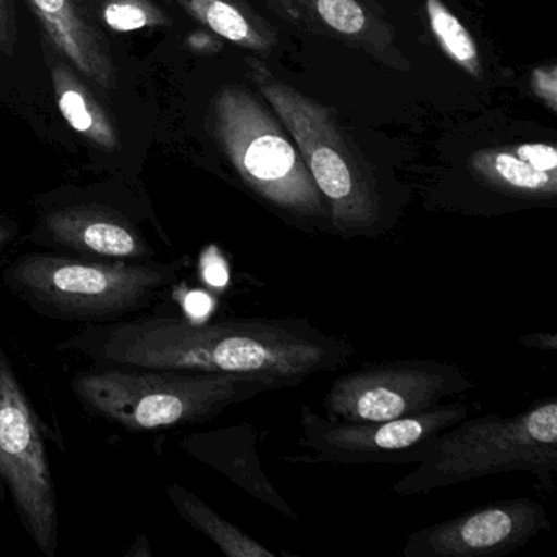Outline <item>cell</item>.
<instances>
[{
    "label": "cell",
    "mask_w": 557,
    "mask_h": 557,
    "mask_svg": "<svg viewBox=\"0 0 557 557\" xmlns=\"http://www.w3.org/2000/svg\"><path fill=\"white\" fill-rule=\"evenodd\" d=\"M430 30L438 41L446 57L474 79H482L481 57L474 38L459 18L446 8L443 0H425Z\"/></svg>",
    "instance_id": "19"
},
{
    "label": "cell",
    "mask_w": 557,
    "mask_h": 557,
    "mask_svg": "<svg viewBox=\"0 0 557 557\" xmlns=\"http://www.w3.org/2000/svg\"><path fill=\"white\" fill-rule=\"evenodd\" d=\"M21 234V224L11 216L0 214V253L12 246Z\"/></svg>",
    "instance_id": "23"
},
{
    "label": "cell",
    "mask_w": 557,
    "mask_h": 557,
    "mask_svg": "<svg viewBox=\"0 0 557 557\" xmlns=\"http://www.w3.org/2000/svg\"><path fill=\"white\" fill-rule=\"evenodd\" d=\"M100 17L110 30L120 34L164 27L171 22L152 0H102Z\"/></svg>",
    "instance_id": "20"
},
{
    "label": "cell",
    "mask_w": 557,
    "mask_h": 557,
    "mask_svg": "<svg viewBox=\"0 0 557 557\" xmlns=\"http://www.w3.org/2000/svg\"><path fill=\"white\" fill-rule=\"evenodd\" d=\"M181 8L218 37L252 51H269L278 37L244 0H178Z\"/></svg>",
    "instance_id": "17"
},
{
    "label": "cell",
    "mask_w": 557,
    "mask_h": 557,
    "mask_svg": "<svg viewBox=\"0 0 557 557\" xmlns=\"http://www.w3.org/2000/svg\"><path fill=\"white\" fill-rule=\"evenodd\" d=\"M557 469V399L547 397L513 416H469L438 433L422 461L391 491L430 494L504 472H528L550 492Z\"/></svg>",
    "instance_id": "5"
},
{
    "label": "cell",
    "mask_w": 557,
    "mask_h": 557,
    "mask_svg": "<svg viewBox=\"0 0 557 557\" xmlns=\"http://www.w3.org/2000/svg\"><path fill=\"white\" fill-rule=\"evenodd\" d=\"M259 443L257 426L240 423L190 433L178 442V446L185 455L220 472L250 497L275 508L283 517L298 521L292 505L263 471Z\"/></svg>",
    "instance_id": "13"
},
{
    "label": "cell",
    "mask_w": 557,
    "mask_h": 557,
    "mask_svg": "<svg viewBox=\"0 0 557 557\" xmlns=\"http://www.w3.org/2000/svg\"><path fill=\"white\" fill-rule=\"evenodd\" d=\"M474 410V404L451 400L403 419L344 422L305 404L299 410V446L311 451V461L329 465H417L438 433Z\"/></svg>",
    "instance_id": "9"
},
{
    "label": "cell",
    "mask_w": 557,
    "mask_h": 557,
    "mask_svg": "<svg viewBox=\"0 0 557 557\" xmlns=\"http://www.w3.org/2000/svg\"><path fill=\"white\" fill-rule=\"evenodd\" d=\"M278 389L289 387L262 374L107 364H92L71 380V391L89 416L132 433L203 425L237 404Z\"/></svg>",
    "instance_id": "3"
},
{
    "label": "cell",
    "mask_w": 557,
    "mask_h": 557,
    "mask_svg": "<svg viewBox=\"0 0 557 557\" xmlns=\"http://www.w3.org/2000/svg\"><path fill=\"white\" fill-rule=\"evenodd\" d=\"M211 128L257 200L305 233H332L327 205L272 109L250 90L226 86L211 106Z\"/></svg>",
    "instance_id": "6"
},
{
    "label": "cell",
    "mask_w": 557,
    "mask_h": 557,
    "mask_svg": "<svg viewBox=\"0 0 557 557\" xmlns=\"http://www.w3.org/2000/svg\"><path fill=\"white\" fill-rule=\"evenodd\" d=\"M472 177L479 185L518 203H543L557 197V172H543L518 154L513 146L482 149L471 156Z\"/></svg>",
    "instance_id": "15"
},
{
    "label": "cell",
    "mask_w": 557,
    "mask_h": 557,
    "mask_svg": "<svg viewBox=\"0 0 557 557\" xmlns=\"http://www.w3.org/2000/svg\"><path fill=\"white\" fill-rule=\"evenodd\" d=\"M257 90L295 141L327 205L332 234L377 237L393 226V211L373 168L351 143L334 110L283 83L262 61L249 60Z\"/></svg>",
    "instance_id": "4"
},
{
    "label": "cell",
    "mask_w": 557,
    "mask_h": 557,
    "mask_svg": "<svg viewBox=\"0 0 557 557\" xmlns=\"http://www.w3.org/2000/svg\"><path fill=\"white\" fill-rule=\"evenodd\" d=\"M188 265V257L169 262H106L30 250L2 269L0 283L41 318L103 324L149 308L181 282Z\"/></svg>",
    "instance_id": "2"
},
{
    "label": "cell",
    "mask_w": 557,
    "mask_h": 557,
    "mask_svg": "<svg viewBox=\"0 0 557 557\" xmlns=\"http://www.w3.org/2000/svg\"><path fill=\"white\" fill-rule=\"evenodd\" d=\"M520 344L530 350H557L556 334H528L520 338Z\"/></svg>",
    "instance_id": "24"
},
{
    "label": "cell",
    "mask_w": 557,
    "mask_h": 557,
    "mask_svg": "<svg viewBox=\"0 0 557 557\" xmlns=\"http://www.w3.org/2000/svg\"><path fill=\"white\" fill-rule=\"evenodd\" d=\"M550 528L546 507L531 498H507L412 531L403 557H502Z\"/></svg>",
    "instance_id": "10"
},
{
    "label": "cell",
    "mask_w": 557,
    "mask_h": 557,
    "mask_svg": "<svg viewBox=\"0 0 557 557\" xmlns=\"http://www.w3.org/2000/svg\"><path fill=\"white\" fill-rule=\"evenodd\" d=\"M0 504L11 505L45 557L58 556L60 511L44 429L4 348H0Z\"/></svg>",
    "instance_id": "7"
},
{
    "label": "cell",
    "mask_w": 557,
    "mask_h": 557,
    "mask_svg": "<svg viewBox=\"0 0 557 557\" xmlns=\"http://www.w3.org/2000/svg\"><path fill=\"white\" fill-rule=\"evenodd\" d=\"M263 4L299 30L363 51L393 70H409L376 0H263Z\"/></svg>",
    "instance_id": "12"
},
{
    "label": "cell",
    "mask_w": 557,
    "mask_h": 557,
    "mask_svg": "<svg viewBox=\"0 0 557 557\" xmlns=\"http://www.w3.org/2000/svg\"><path fill=\"white\" fill-rule=\"evenodd\" d=\"M474 387L455 363L430 358L367 363L332 383L322 399V413L344 422L403 419L435 409Z\"/></svg>",
    "instance_id": "8"
},
{
    "label": "cell",
    "mask_w": 557,
    "mask_h": 557,
    "mask_svg": "<svg viewBox=\"0 0 557 557\" xmlns=\"http://www.w3.org/2000/svg\"><path fill=\"white\" fill-rule=\"evenodd\" d=\"M51 83L58 109L67 125L97 148L116 151L120 136L112 116L63 61L51 64Z\"/></svg>",
    "instance_id": "16"
},
{
    "label": "cell",
    "mask_w": 557,
    "mask_h": 557,
    "mask_svg": "<svg viewBox=\"0 0 557 557\" xmlns=\"http://www.w3.org/2000/svg\"><path fill=\"white\" fill-rule=\"evenodd\" d=\"M126 557H151V549H149L148 537L145 534H139L135 543L132 544L125 553Z\"/></svg>",
    "instance_id": "26"
},
{
    "label": "cell",
    "mask_w": 557,
    "mask_h": 557,
    "mask_svg": "<svg viewBox=\"0 0 557 557\" xmlns=\"http://www.w3.org/2000/svg\"><path fill=\"white\" fill-rule=\"evenodd\" d=\"M58 350L94 364L262 374L296 387L347 367L354 345L301 318L191 321L182 315H139L81 325Z\"/></svg>",
    "instance_id": "1"
},
{
    "label": "cell",
    "mask_w": 557,
    "mask_h": 557,
    "mask_svg": "<svg viewBox=\"0 0 557 557\" xmlns=\"http://www.w3.org/2000/svg\"><path fill=\"white\" fill-rule=\"evenodd\" d=\"M54 50L100 89L116 87L112 50L76 0H28Z\"/></svg>",
    "instance_id": "14"
},
{
    "label": "cell",
    "mask_w": 557,
    "mask_h": 557,
    "mask_svg": "<svg viewBox=\"0 0 557 557\" xmlns=\"http://www.w3.org/2000/svg\"><path fill=\"white\" fill-rule=\"evenodd\" d=\"M17 41V12L12 0H0V53L14 57Z\"/></svg>",
    "instance_id": "21"
},
{
    "label": "cell",
    "mask_w": 557,
    "mask_h": 557,
    "mask_svg": "<svg viewBox=\"0 0 557 557\" xmlns=\"http://www.w3.org/2000/svg\"><path fill=\"white\" fill-rule=\"evenodd\" d=\"M187 45L191 50L197 51V53L205 54L214 53V51H218L221 48V45L216 44L214 38L208 37V35L205 34L190 35V37H188Z\"/></svg>",
    "instance_id": "25"
},
{
    "label": "cell",
    "mask_w": 557,
    "mask_h": 557,
    "mask_svg": "<svg viewBox=\"0 0 557 557\" xmlns=\"http://www.w3.org/2000/svg\"><path fill=\"white\" fill-rule=\"evenodd\" d=\"M28 240L54 252L106 262H145L156 250L129 214L99 201L45 205Z\"/></svg>",
    "instance_id": "11"
},
{
    "label": "cell",
    "mask_w": 557,
    "mask_h": 557,
    "mask_svg": "<svg viewBox=\"0 0 557 557\" xmlns=\"http://www.w3.org/2000/svg\"><path fill=\"white\" fill-rule=\"evenodd\" d=\"M531 89L546 103L550 112L557 110V66L536 67L531 74Z\"/></svg>",
    "instance_id": "22"
},
{
    "label": "cell",
    "mask_w": 557,
    "mask_h": 557,
    "mask_svg": "<svg viewBox=\"0 0 557 557\" xmlns=\"http://www.w3.org/2000/svg\"><path fill=\"white\" fill-rule=\"evenodd\" d=\"M165 495L178 515L195 530L210 537L227 557H276L273 550L267 549L236 524L221 517L184 485L169 484L165 487Z\"/></svg>",
    "instance_id": "18"
}]
</instances>
